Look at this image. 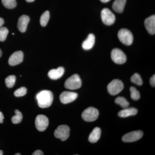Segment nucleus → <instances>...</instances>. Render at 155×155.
Segmentation results:
<instances>
[{
    "label": "nucleus",
    "mask_w": 155,
    "mask_h": 155,
    "mask_svg": "<svg viewBox=\"0 0 155 155\" xmlns=\"http://www.w3.org/2000/svg\"><path fill=\"white\" fill-rule=\"evenodd\" d=\"M95 41V38L94 35L90 34L86 39L83 41L82 44V48L85 50L91 49L94 45Z\"/></svg>",
    "instance_id": "obj_16"
},
{
    "label": "nucleus",
    "mask_w": 155,
    "mask_h": 155,
    "mask_svg": "<svg viewBox=\"0 0 155 155\" xmlns=\"http://www.w3.org/2000/svg\"><path fill=\"white\" fill-rule=\"evenodd\" d=\"M8 32V30L6 27L0 28V41H4L5 40Z\"/></svg>",
    "instance_id": "obj_27"
},
{
    "label": "nucleus",
    "mask_w": 155,
    "mask_h": 155,
    "mask_svg": "<svg viewBox=\"0 0 155 155\" xmlns=\"http://www.w3.org/2000/svg\"><path fill=\"white\" fill-rule=\"evenodd\" d=\"M49 125L48 117L44 115H38L35 120V125L37 130L40 131H45Z\"/></svg>",
    "instance_id": "obj_9"
},
{
    "label": "nucleus",
    "mask_w": 155,
    "mask_h": 155,
    "mask_svg": "<svg viewBox=\"0 0 155 155\" xmlns=\"http://www.w3.org/2000/svg\"><path fill=\"white\" fill-rule=\"evenodd\" d=\"M15 115L11 118V121L13 123L15 124H18L22 121V113L18 110L15 111Z\"/></svg>",
    "instance_id": "obj_22"
},
{
    "label": "nucleus",
    "mask_w": 155,
    "mask_h": 155,
    "mask_svg": "<svg viewBox=\"0 0 155 155\" xmlns=\"http://www.w3.org/2000/svg\"><path fill=\"white\" fill-rule=\"evenodd\" d=\"M137 113V109L134 108H125L118 113V116L122 118H125L128 116H134Z\"/></svg>",
    "instance_id": "obj_17"
},
{
    "label": "nucleus",
    "mask_w": 155,
    "mask_h": 155,
    "mask_svg": "<svg viewBox=\"0 0 155 155\" xmlns=\"http://www.w3.org/2000/svg\"><path fill=\"white\" fill-rule=\"evenodd\" d=\"M34 1L35 0H26V2H32Z\"/></svg>",
    "instance_id": "obj_34"
},
{
    "label": "nucleus",
    "mask_w": 155,
    "mask_h": 155,
    "mask_svg": "<svg viewBox=\"0 0 155 155\" xmlns=\"http://www.w3.org/2000/svg\"><path fill=\"white\" fill-rule=\"evenodd\" d=\"M4 19H2V18H1L0 17V28L2 27V26L3 24H4Z\"/></svg>",
    "instance_id": "obj_32"
},
{
    "label": "nucleus",
    "mask_w": 155,
    "mask_h": 155,
    "mask_svg": "<svg viewBox=\"0 0 155 155\" xmlns=\"http://www.w3.org/2000/svg\"><path fill=\"white\" fill-rule=\"evenodd\" d=\"M111 56L112 60L116 64H124L127 60L126 55L120 49H114L111 52Z\"/></svg>",
    "instance_id": "obj_7"
},
{
    "label": "nucleus",
    "mask_w": 155,
    "mask_h": 155,
    "mask_svg": "<svg viewBox=\"0 0 155 155\" xmlns=\"http://www.w3.org/2000/svg\"><path fill=\"white\" fill-rule=\"evenodd\" d=\"M99 116V111L93 107L87 108L82 113V119L86 122H91L95 121Z\"/></svg>",
    "instance_id": "obj_5"
},
{
    "label": "nucleus",
    "mask_w": 155,
    "mask_h": 155,
    "mask_svg": "<svg viewBox=\"0 0 155 155\" xmlns=\"http://www.w3.org/2000/svg\"><path fill=\"white\" fill-rule=\"evenodd\" d=\"M131 82L137 85H141L143 84V80L141 76L138 73H135L131 76L130 78Z\"/></svg>",
    "instance_id": "obj_25"
},
{
    "label": "nucleus",
    "mask_w": 155,
    "mask_h": 155,
    "mask_svg": "<svg viewBox=\"0 0 155 155\" xmlns=\"http://www.w3.org/2000/svg\"><path fill=\"white\" fill-rule=\"evenodd\" d=\"M3 155V152L2 150H0V155Z\"/></svg>",
    "instance_id": "obj_35"
},
{
    "label": "nucleus",
    "mask_w": 155,
    "mask_h": 155,
    "mask_svg": "<svg viewBox=\"0 0 155 155\" xmlns=\"http://www.w3.org/2000/svg\"><path fill=\"white\" fill-rule=\"evenodd\" d=\"M144 25L148 32L151 35L155 33V16L152 15L148 17L144 21Z\"/></svg>",
    "instance_id": "obj_14"
},
{
    "label": "nucleus",
    "mask_w": 155,
    "mask_h": 155,
    "mask_svg": "<svg viewBox=\"0 0 155 155\" xmlns=\"http://www.w3.org/2000/svg\"><path fill=\"white\" fill-rule=\"evenodd\" d=\"M29 21L30 18L27 15H22L19 17L18 19L17 27L20 32H24L26 31Z\"/></svg>",
    "instance_id": "obj_13"
},
{
    "label": "nucleus",
    "mask_w": 155,
    "mask_h": 155,
    "mask_svg": "<svg viewBox=\"0 0 155 155\" xmlns=\"http://www.w3.org/2000/svg\"><path fill=\"white\" fill-rule=\"evenodd\" d=\"M101 135V130L99 127H95L88 137L89 141L91 143H96L99 140Z\"/></svg>",
    "instance_id": "obj_18"
},
{
    "label": "nucleus",
    "mask_w": 155,
    "mask_h": 155,
    "mask_svg": "<svg viewBox=\"0 0 155 155\" xmlns=\"http://www.w3.org/2000/svg\"><path fill=\"white\" fill-rule=\"evenodd\" d=\"M23 53L21 51H18L13 53L9 58V65L14 66L20 64L23 61Z\"/></svg>",
    "instance_id": "obj_12"
},
{
    "label": "nucleus",
    "mask_w": 155,
    "mask_h": 155,
    "mask_svg": "<svg viewBox=\"0 0 155 155\" xmlns=\"http://www.w3.org/2000/svg\"><path fill=\"white\" fill-rule=\"evenodd\" d=\"M64 71L65 70L63 67H59L58 69L50 70L48 73V75L51 79L57 80L64 75Z\"/></svg>",
    "instance_id": "obj_15"
},
{
    "label": "nucleus",
    "mask_w": 155,
    "mask_h": 155,
    "mask_svg": "<svg viewBox=\"0 0 155 155\" xmlns=\"http://www.w3.org/2000/svg\"><path fill=\"white\" fill-rule=\"evenodd\" d=\"M81 80L78 74H74L68 78L65 82V87L68 89L76 90L81 87Z\"/></svg>",
    "instance_id": "obj_2"
},
{
    "label": "nucleus",
    "mask_w": 155,
    "mask_h": 155,
    "mask_svg": "<svg viewBox=\"0 0 155 155\" xmlns=\"http://www.w3.org/2000/svg\"><path fill=\"white\" fill-rule=\"evenodd\" d=\"M27 91V89L24 87H22L15 91L14 93V94L16 97L23 96L26 94Z\"/></svg>",
    "instance_id": "obj_28"
},
{
    "label": "nucleus",
    "mask_w": 155,
    "mask_h": 155,
    "mask_svg": "<svg viewBox=\"0 0 155 155\" xmlns=\"http://www.w3.org/2000/svg\"><path fill=\"white\" fill-rule=\"evenodd\" d=\"M4 116L2 112H0V123H2L4 120Z\"/></svg>",
    "instance_id": "obj_31"
},
{
    "label": "nucleus",
    "mask_w": 155,
    "mask_h": 155,
    "mask_svg": "<svg viewBox=\"0 0 155 155\" xmlns=\"http://www.w3.org/2000/svg\"><path fill=\"white\" fill-rule=\"evenodd\" d=\"M150 83L152 86L154 87L155 86V75H153L152 77L151 78L150 80Z\"/></svg>",
    "instance_id": "obj_29"
},
{
    "label": "nucleus",
    "mask_w": 155,
    "mask_h": 155,
    "mask_svg": "<svg viewBox=\"0 0 155 155\" xmlns=\"http://www.w3.org/2000/svg\"><path fill=\"white\" fill-rule=\"evenodd\" d=\"M50 19V13L48 11H45L44 13L42 14L40 18V24L41 26H45L47 25L48 22Z\"/></svg>",
    "instance_id": "obj_21"
},
{
    "label": "nucleus",
    "mask_w": 155,
    "mask_h": 155,
    "mask_svg": "<svg viewBox=\"0 0 155 155\" xmlns=\"http://www.w3.org/2000/svg\"><path fill=\"white\" fill-rule=\"evenodd\" d=\"M118 36L120 41L126 45H130L133 41V35L130 30L122 28L118 32Z\"/></svg>",
    "instance_id": "obj_3"
},
{
    "label": "nucleus",
    "mask_w": 155,
    "mask_h": 155,
    "mask_svg": "<svg viewBox=\"0 0 155 155\" xmlns=\"http://www.w3.org/2000/svg\"><path fill=\"white\" fill-rule=\"evenodd\" d=\"M38 104L40 107L46 108L51 105L53 101V95L51 91L44 90L39 92L36 96Z\"/></svg>",
    "instance_id": "obj_1"
},
{
    "label": "nucleus",
    "mask_w": 155,
    "mask_h": 155,
    "mask_svg": "<svg viewBox=\"0 0 155 155\" xmlns=\"http://www.w3.org/2000/svg\"><path fill=\"white\" fill-rule=\"evenodd\" d=\"M130 97L131 99L135 101H137L140 98V94L139 92L134 87H130Z\"/></svg>",
    "instance_id": "obj_26"
},
{
    "label": "nucleus",
    "mask_w": 155,
    "mask_h": 155,
    "mask_svg": "<svg viewBox=\"0 0 155 155\" xmlns=\"http://www.w3.org/2000/svg\"><path fill=\"white\" fill-rule=\"evenodd\" d=\"M43 153L40 150H37L32 153V155H43Z\"/></svg>",
    "instance_id": "obj_30"
},
{
    "label": "nucleus",
    "mask_w": 155,
    "mask_h": 155,
    "mask_svg": "<svg viewBox=\"0 0 155 155\" xmlns=\"http://www.w3.org/2000/svg\"><path fill=\"white\" fill-rule=\"evenodd\" d=\"M115 103L121 106L123 108H127L129 105V103L125 98L122 97H119L116 98L115 101Z\"/></svg>",
    "instance_id": "obj_20"
},
{
    "label": "nucleus",
    "mask_w": 155,
    "mask_h": 155,
    "mask_svg": "<svg viewBox=\"0 0 155 155\" xmlns=\"http://www.w3.org/2000/svg\"><path fill=\"white\" fill-rule=\"evenodd\" d=\"M78 94L71 91H64L60 95V99L61 103L64 104H69L76 99Z\"/></svg>",
    "instance_id": "obj_11"
},
{
    "label": "nucleus",
    "mask_w": 155,
    "mask_h": 155,
    "mask_svg": "<svg viewBox=\"0 0 155 155\" xmlns=\"http://www.w3.org/2000/svg\"><path fill=\"white\" fill-rule=\"evenodd\" d=\"M70 128L67 125H61L58 126L54 131L55 137L60 139L62 141H65L69 138Z\"/></svg>",
    "instance_id": "obj_6"
},
{
    "label": "nucleus",
    "mask_w": 155,
    "mask_h": 155,
    "mask_svg": "<svg viewBox=\"0 0 155 155\" xmlns=\"http://www.w3.org/2000/svg\"><path fill=\"white\" fill-rule=\"evenodd\" d=\"M102 20L106 25H113L116 20V17L110 9L105 8L103 9L101 13Z\"/></svg>",
    "instance_id": "obj_8"
},
{
    "label": "nucleus",
    "mask_w": 155,
    "mask_h": 155,
    "mask_svg": "<svg viewBox=\"0 0 155 155\" xmlns=\"http://www.w3.org/2000/svg\"><path fill=\"white\" fill-rule=\"evenodd\" d=\"M110 0H101V2H102L103 3H107L108 2H110Z\"/></svg>",
    "instance_id": "obj_33"
},
{
    "label": "nucleus",
    "mask_w": 155,
    "mask_h": 155,
    "mask_svg": "<svg viewBox=\"0 0 155 155\" xmlns=\"http://www.w3.org/2000/svg\"><path fill=\"white\" fill-rule=\"evenodd\" d=\"M126 0H115L113 3V8L114 11L118 13H122L124 11Z\"/></svg>",
    "instance_id": "obj_19"
},
{
    "label": "nucleus",
    "mask_w": 155,
    "mask_h": 155,
    "mask_svg": "<svg viewBox=\"0 0 155 155\" xmlns=\"http://www.w3.org/2000/svg\"><path fill=\"white\" fill-rule=\"evenodd\" d=\"M3 5L8 9H13L17 6L16 0H2Z\"/></svg>",
    "instance_id": "obj_24"
},
{
    "label": "nucleus",
    "mask_w": 155,
    "mask_h": 155,
    "mask_svg": "<svg viewBox=\"0 0 155 155\" xmlns=\"http://www.w3.org/2000/svg\"><path fill=\"white\" fill-rule=\"evenodd\" d=\"M143 132L141 130H135L128 132L122 137V140L124 142H132L137 141L142 137Z\"/></svg>",
    "instance_id": "obj_10"
},
{
    "label": "nucleus",
    "mask_w": 155,
    "mask_h": 155,
    "mask_svg": "<svg viewBox=\"0 0 155 155\" xmlns=\"http://www.w3.org/2000/svg\"><path fill=\"white\" fill-rule=\"evenodd\" d=\"M16 77L14 75H9L6 78L5 80L6 86L8 88L13 87L16 82Z\"/></svg>",
    "instance_id": "obj_23"
},
{
    "label": "nucleus",
    "mask_w": 155,
    "mask_h": 155,
    "mask_svg": "<svg viewBox=\"0 0 155 155\" xmlns=\"http://www.w3.org/2000/svg\"><path fill=\"white\" fill-rule=\"evenodd\" d=\"M2 55V51H1V49H0V58H1V56Z\"/></svg>",
    "instance_id": "obj_36"
},
{
    "label": "nucleus",
    "mask_w": 155,
    "mask_h": 155,
    "mask_svg": "<svg viewBox=\"0 0 155 155\" xmlns=\"http://www.w3.org/2000/svg\"><path fill=\"white\" fill-rule=\"evenodd\" d=\"M124 88L123 82L119 79H114L107 85L108 92L112 95L119 94Z\"/></svg>",
    "instance_id": "obj_4"
},
{
    "label": "nucleus",
    "mask_w": 155,
    "mask_h": 155,
    "mask_svg": "<svg viewBox=\"0 0 155 155\" xmlns=\"http://www.w3.org/2000/svg\"><path fill=\"white\" fill-rule=\"evenodd\" d=\"M21 154H19V153H17V154H15V155H20Z\"/></svg>",
    "instance_id": "obj_37"
}]
</instances>
